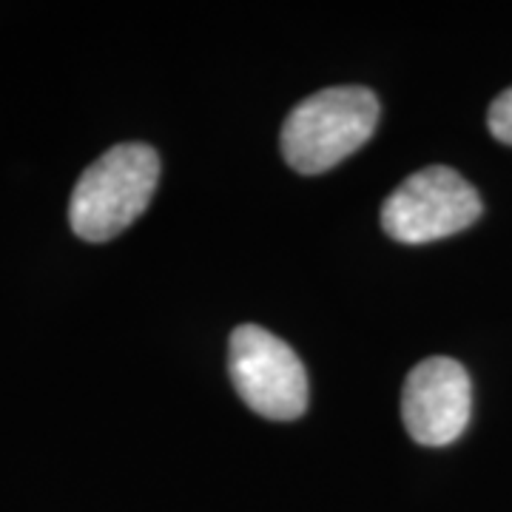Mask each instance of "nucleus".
<instances>
[{
  "label": "nucleus",
  "instance_id": "obj_1",
  "mask_svg": "<svg viewBox=\"0 0 512 512\" xmlns=\"http://www.w3.org/2000/svg\"><path fill=\"white\" fill-rule=\"evenodd\" d=\"M160 183V157L146 143H120L94 160L69 200L72 231L86 242H109L148 208Z\"/></svg>",
  "mask_w": 512,
  "mask_h": 512
},
{
  "label": "nucleus",
  "instance_id": "obj_2",
  "mask_svg": "<svg viewBox=\"0 0 512 512\" xmlns=\"http://www.w3.org/2000/svg\"><path fill=\"white\" fill-rule=\"evenodd\" d=\"M379 97L365 86L311 94L282 126V154L299 174H322L365 146L379 123Z\"/></svg>",
  "mask_w": 512,
  "mask_h": 512
},
{
  "label": "nucleus",
  "instance_id": "obj_4",
  "mask_svg": "<svg viewBox=\"0 0 512 512\" xmlns=\"http://www.w3.org/2000/svg\"><path fill=\"white\" fill-rule=\"evenodd\" d=\"M228 370L239 399L265 419H299L308 407V373L279 336L239 325L228 342Z\"/></svg>",
  "mask_w": 512,
  "mask_h": 512
},
{
  "label": "nucleus",
  "instance_id": "obj_3",
  "mask_svg": "<svg viewBox=\"0 0 512 512\" xmlns=\"http://www.w3.org/2000/svg\"><path fill=\"white\" fill-rule=\"evenodd\" d=\"M478 217V191L447 165L416 171L382 205V228L387 237L407 245L453 237L470 228Z\"/></svg>",
  "mask_w": 512,
  "mask_h": 512
},
{
  "label": "nucleus",
  "instance_id": "obj_6",
  "mask_svg": "<svg viewBox=\"0 0 512 512\" xmlns=\"http://www.w3.org/2000/svg\"><path fill=\"white\" fill-rule=\"evenodd\" d=\"M487 126L498 143L512 146V89L501 92L487 111Z\"/></svg>",
  "mask_w": 512,
  "mask_h": 512
},
{
  "label": "nucleus",
  "instance_id": "obj_5",
  "mask_svg": "<svg viewBox=\"0 0 512 512\" xmlns=\"http://www.w3.org/2000/svg\"><path fill=\"white\" fill-rule=\"evenodd\" d=\"M473 416V384L461 362L430 356L410 370L402 390V419L413 441L447 447Z\"/></svg>",
  "mask_w": 512,
  "mask_h": 512
}]
</instances>
